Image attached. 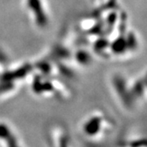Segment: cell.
Here are the masks:
<instances>
[{
	"label": "cell",
	"instance_id": "cell-1",
	"mask_svg": "<svg viewBox=\"0 0 147 147\" xmlns=\"http://www.w3.org/2000/svg\"><path fill=\"white\" fill-rule=\"evenodd\" d=\"M109 120H105L101 115H92L89 119H86L80 127L81 136L84 141L92 146L100 145L101 142L105 141L111 131L110 122L106 124L105 123Z\"/></svg>",
	"mask_w": 147,
	"mask_h": 147
}]
</instances>
